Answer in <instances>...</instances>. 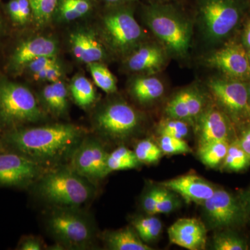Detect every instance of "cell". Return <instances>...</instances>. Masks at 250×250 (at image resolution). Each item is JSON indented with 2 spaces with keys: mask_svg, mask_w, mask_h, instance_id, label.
<instances>
[{
  "mask_svg": "<svg viewBox=\"0 0 250 250\" xmlns=\"http://www.w3.org/2000/svg\"><path fill=\"white\" fill-rule=\"evenodd\" d=\"M85 135L83 128L66 123L18 126L1 133L0 146L49 169L70 159Z\"/></svg>",
  "mask_w": 250,
  "mask_h": 250,
  "instance_id": "1",
  "label": "cell"
},
{
  "mask_svg": "<svg viewBox=\"0 0 250 250\" xmlns=\"http://www.w3.org/2000/svg\"><path fill=\"white\" fill-rule=\"evenodd\" d=\"M94 184L70 166L49 168L34 184L39 197L54 207L77 208L94 196Z\"/></svg>",
  "mask_w": 250,
  "mask_h": 250,
  "instance_id": "2",
  "label": "cell"
},
{
  "mask_svg": "<svg viewBox=\"0 0 250 250\" xmlns=\"http://www.w3.org/2000/svg\"><path fill=\"white\" fill-rule=\"evenodd\" d=\"M143 18L166 50L180 58L187 55L191 42L192 27L182 11L169 3L152 2L143 8Z\"/></svg>",
  "mask_w": 250,
  "mask_h": 250,
  "instance_id": "3",
  "label": "cell"
},
{
  "mask_svg": "<svg viewBox=\"0 0 250 250\" xmlns=\"http://www.w3.org/2000/svg\"><path fill=\"white\" fill-rule=\"evenodd\" d=\"M132 4L106 6L97 31L105 46L120 55L131 53L146 36L135 18Z\"/></svg>",
  "mask_w": 250,
  "mask_h": 250,
  "instance_id": "4",
  "label": "cell"
},
{
  "mask_svg": "<svg viewBox=\"0 0 250 250\" xmlns=\"http://www.w3.org/2000/svg\"><path fill=\"white\" fill-rule=\"evenodd\" d=\"M45 112L25 85L0 78V123L3 131L45 119Z\"/></svg>",
  "mask_w": 250,
  "mask_h": 250,
  "instance_id": "5",
  "label": "cell"
},
{
  "mask_svg": "<svg viewBox=\"0 0 250 250\" xmlns=\"http://www.w3.org/2000/svg\"><path fill=\"white\" fill-rule=\"evenodd\" d=\"M47 218L49 233L59 244L70 249H84L95 241V226L87 215L70 207H54Z\"/></svg>",
  "mask_w": 250,
  "mask_h": 250,
  "instance_id": "6",
  "label": "cell"
},
{
  "mask_svg": "<svg viewBox=\"0 0 250 250\" xmlns=\"http://www.w3.org/2000/svg\"><path fill=\"white\" fill-rule=\"evenodd\" d=\"M197 13L206 39L218 42L236 27L244 11L242 0H197Z\"/></svg>",
  "mask_w": 250,
  "mask_h": 250,
  "instance_id": "7",
  "label": "cell"
},
{
  "mask_svg": "<svg viewBox=\"0 0 250 250\" xmlns=\"http://www.w3.org/2000/svg\"><path fill=\"white\" fill-rule=\"evenodd\" d=\"M141 123L139 112L122 100L106 104L93 117L95 131L105 139L114 141L129 139L139 131Z\"/></svg>",
  "mask_w": 250,
  "mask_h": 250,
  "instance_id": "8",
  "label": "cell"
},
{
  "mask_svg": "<svg viewBox=\"0 0 250 250\" xmlns=\"http://www.w3.org/2000/svg\"><path fill=\"white\" fill-rule=\"evenodd\" d=\"M208 87L222 111L233 121H250V98L244 83L236 80L215 78L208 82Z\"/></svg>",
  "mask_w": 250,
  "mask_h": 250,
  "instance_id": "9",
  "label": "cell"
},
{
  "mask_svg": "<svg viewBox=\"0 0 250 250\" xmlns=\"http://www.w3.org/2000/svg\"><path fill=\"white\" fill-rule=\"evenodd\" d=\"M48 169L11 151L0 150V186L24 188L31 187Z\"/></svg>",
  "mask_w": 250,
  "mask_h": 250,
  "instance_id": "10",
  "label": "cell"
},
{
  "mask_svg": "<svg viewBox=\"0 0 250 250\" xmlns=\"http://www.w3.org/2000/svg\"><path fill=\"white\" fill-rule=\"evenodd\" d=\"M108 154L102 143L93 138L85 137L74 151L70 166L75 172L94 184L110 173Z\"/></svg>",
  "mask_w": 250,
  "mask_h": 250,
  "instance_id": "11",
  "label": "cell"
},
{
  "mask_svg": "<svg viewBox=\"0 0 250 250\" xmlns=\"http://www.w3.org/2000/svg\"><path fill=\"white\" fill-rule=\"evenodd\" d=\"M202 205L210 228H232L244 220V206L232 194L224 189H216L212 197Z\"/></svg>",
  "mask_w": 250,
  "mask_h": 250,
  "instance_id": "12",
  "label": "cell"
},
{
  "mask_svg": "<svg viewBox=\"0 0 250 250\" xmlns=\"http://www.w3.org/2000/svg\"><path fill=\"white\" fill-rule=\"evenodd\" d=\"M59 42L50 36H36L21 42L10 56L7 70L18 75L22 73L29 62L42 57L58 55Z\"/></svg>",
  "mask_w": 250,
  "mask_h": 250,
  "instance_id": "13",
  "label": "cell"
},
{
  "mask_svg": "<svg viewBox=\"0 0 250 250\" xmlns=\"http://www.w3.org/2000/svg\"><path fill=\"white\" fill-rule=\"evenodd\" d=\"M68 41L72 55L79 62L89 64L106 58V46L98 31L92 28H76L70 33Z\"/></svg>",
  "mask_w": 250,
  "mask_h": 250,
  "instance_id": "14",
  "label": "cell"
},
{
  "mask_svg": "<svg viewBox=\"0 0 250 250\" xmlns=\"http://www.w3.org/2000/svg\"><path fill=\"white\" fill-rule=\"evenodd\" d=\"M207 62L228 76L234 79L250 77V62L243 45L229 43L210 54Z\"/></svg>",
  "mask_w": 250,
  "mask_h": 250,
  "instance_id": "15",
  "label": "cell"
},
{
  "mask_svg": "<svg viewBox=\"0 0 250 250\" xmlns=\"http://www.w3.org/2000/svg\"><path fill=\"white\" fill-rule=\"evenodd\" d=\"M197 121L199 147L217 141H229L231 126L228 116L222 110L216 107L205 109Z\"/></svg>",
  "mask_w": 250,
  "mask_h": 250,
  "instance_id": "16",
  "label": "cell"
},
{
  "mask_svg": "<svg viewBox=\"0 0 250 250\" xmlns=\"http://www.w3.org/2000/svg\"><path fill=\"white\" fill-rule=\"evenodd\" d=\"M167 190L178 194L188 202L202 205L214 194L215 187L196 174H185L161 182Z\"/></svg>",
  "mask_w": 250,
  "mask_h": 250,
  "instance_id": "17",
  "label": "cell"
},
{
  "mask_svg": "<svg viewBox=\"0 0 250 250\" xmlns=\"http://www.w3.org/2000/svg\"><path fill=\"white\" fill-rule=\"evenodd\" d=\"M207 228L195 218H181L169 228L171 243L189 250H201L207 243Z\"/></svg>",
  "mask_w": 250,
  "mask_h": 250,
  "instance_id": "18",
  "label": "cell"
},
{
  "mask_svg": "<svg viewBox=\"0 0 250 250\" xmlns=\"http://www.w3.org/2000/svg\"><path fill=\"white\" fill-rule=\"evenodd\" d=\"M205 100L196 88H187L179 92L171 99L166 108L168 118L181 120L188 124L197 121L205 111Z\"/></svg>",
  "mask_w": 250,
  "mask_h": 250,
  "instance_id": "19",
  "label": "cell"
},
{
  "mask_svg": "<svg viewBox=\"0 0 250 250\" xmlns=\"http://www.w3.org/2000/svg\"><path fill=\"white\" fill-rule=\"evenodd\" d=\"M164 49L154 44L139 46L128 54L126 65L132 72L154 73L161 70L166 62Z\"/></svg>",
  "mask_w": 250,
  "mask_h": 250,
  "instance_id": "20",
  "label": "cell"
},
{
  "mask_svg": "<svg viewBox=\"0 0 250 250\" xmlns=\"http://www.w3.org/2000/svg\"><path fill=\"white\" fill-rule=\"evenodd\" d=\"M69 90L62 80L49 83L41 90L40 104L45 113L56 118L66 116L68 112Z\"/></svg>",
  "mask_w": 250,
  "mask_h": 250,
  "instance_id": "21",
  "label": "cell"
},
{
  "mask_svg": "<svg viewBox=\"0 0 250 250\" xmlns=\"http://www.w3.org/2000/svg\"><path fill=\"white\" fill-rule=\"evenodd\" d=\"M133 98L142 104L152 103L164 95V83L155 77L141 76L134 79L130 85Z\"/></svg>",
  "mask_w": 250,
  "mask_h": 250,
  "instance_id": "22",
  "label": "cell"
},
{
  "mask_svg": "<svg viewBox=\"0 0 250 250\" xmlns=\"http://www.w3.org/2000/svg\"><path fill=\"white\" fill-rule=\"evenodd\" d=\"M95 7V0H59L53 19L58 22H73L88 16Z\"/></svg>",
  "mask_w": 250,
  "mask_h": 250,
  "instance_id": "23",
  "label": "cell"
},
{
  "mask_svg": "<svg viewBox=\"0 0 250 250\" xmlns=\"http://www.w3.org/2000/svg\"><path fill=\"white\" fill-rule=\"evenodd\" d=\"M104 241L110 250H152L141 240L134 229L129 227L106 233L104 236Z\"/></svg>",
  "mask_w": 250,
  "mask_h": 250,
  "instance_id": "24",
  "label": "cell"
},
{
  "mask_svg": "<svg viewBox=\"0 0 250 250\" xmlns=\"http://www.w3.org/2000/svg\"><path fill=\"white\" fill-rule=\"evenodd\" d=\"M72 99L81 108H88L96 101L97 93L93 83L83 75L72 78L68 88Z\"/></svg>",
  "mask_w": 250,
  "mask_h": 250,
  "instance_id": "25",
  "label": "cell"
},
{
  "mask_svg": "<svg viewBox=\"0 0 250 250\" xmlns=\"http://www.w3.org/2000/svg\"><path fill=\"white\" fill-rule=\"evenodd\" d=\"M134 151L121 146L108 154L107 166L110 173L113 171L127 170L136 168L141 165Z\"/></svg>",
  "mask_w": 250,
  "mask_h": 250,
  "instance_id": "26",
  "label": "cell"
},
{
  "mask_svg": "<svg viewBox=\"0 0 250 250\" xmlns=\"http://www.w3.org/2000/svg\"><path fill=\"white\" fill-rule=\"evenodd\" d=\"M229 146L228 141H217L200 146L199 157L205 166L210 168H215L223 164Z\"/></svg>",
  "mask_w": 250,
  "mask_h": 250,
  "instance_id": "27",
  "label": "cell"
},
{
  "mask_svg": "<svg viewBox=\"0 0 250 250\" xmlns=\"http://www.w3.org/2000/svg\"><path fill=\"white\" fill-rule=\"evenodd\" d=\"M133 228L144 243L155 241L162 231L161 220L156 217H139L133 220Z\"/></svg>",
  "mask_w": 250,
  "mask_h": 250,
  "instance_id": "28",
  "label": "cell"
},
{
  "mask_svg": "<svg viewBox=\"0 0 250 250\" xmlns=\"http://www.w3.org/2000/svg\"><path fill=\"white\" fill-rule=\"evenodd\" d=\"M90 75L93 77L95 85L108 94L116 93L117 82L116 77L107 67L101 62L87 64Z\"/></svg>",
  "mask_w": 250,
  "mask_h": 250,
  "instance_id": "29",
  "label": "cell"
},
{
  "mask_svg": "<svg viewBox=\"0 0 250 250\" xmlns=\"http://www.w3.org/2000/svg\"><path fill=\"white\" fill-rule=\"evenodd\" d=\"M250 164L249 156L242 149L238 140L229 144L223 163V169L232 172H240L246 169Z\"/></svg>",
  "mask_w": 250,
  "mask_h": 250,
  "instance_id": "30",
  "label": "cell"
},
{
  "mask_svg": "<svg viewBox=\"0 0 250 250\" xmlns=\"http://www.w3.org/2000/svg\"><path fill=\"white\" fill-rule=\"evenodd\" d=\"M59 0H29L33 19L39 27L45 25L53 19Z\"/></svg>",
  "mask_w": 250,
  "mask_h": 250,
  "instance_id": "31",
  "label": "cell"
},
{
  "mask_svg": "<svg viewBox=\"0 0 250 250\" xmlns=\"http://www.w3.org/2000/svg\"><path fill=\"white\" fill-rule=\"evenodd\" d=\"M6 11L10 19L18 25H24L33 18L29 0H9Z\"/></svg>",
  "mask_w": 250,
  "mask_h": 250,
  "instance_id": "32",
  "label": "cell"
},
{
  "mask_svg": "<svg viewBox=\"0 0 250 250\" xmlns=\"http://www.w3.org/2000/svg\"><path fill=\"white\" fill-rule=\"evenodd\" d=\"M141 164H154L161 159L163 152L159 146L150 139H143L136 145L134 150Z\"/></svg>",
  "mask_w": 250,
  "mask_h": 250,
  "instance_id": "33",
  "label": "cell"
},
{
  "mask_svg": "<svg viewBox=\"0 0 250 250\" xmlns=\"http://www.w3.org/2000/svg\"><path fill=\"white\" fill-rule=\"evenodd\" d=\"M158 131L161 136L185 139L189 134V124L181 120L169 118L161 122Z\"/></svg>",
  "mask_w": 250,
  "mask_h": 250,
  "instance_id": "34",
  "label": "cell"
},
{
  "mask_svg": "<svg viewBox=\"0 0 250 250\" xmlns=\"http://www.w3.org/2000/svg\"><path fill=\"white\" fill-rule=\"evenodd\" d=\"M213 249L215 250H248L246 242L230 233H218L213 237Z\"/></svg>",
  "mask_w": 250,
  "mask_h": 250,
  "instance_id": "35",
  "label": "cell"
},
{
  "mask_svg": "<svg viewBox=\"0 0 250 250\" xmlns=\"http://www.w3.org/2000/svg\"><path fill=\"white\" fill-rule=\"evenodd\" d=\"M159 146L163 154L167 155L189 154L192 152L185 140L172 136H161L159 140Z\"/></svg>",
  "mask_w": 250,
  "mask_h": 250,
  "instance_id": "36",
  "label": "cell"
},
{
  "mask_svg": "<svg viewBox=\"0 0 250 250\" xmlns=\"http://www.w3.org/2000/svg\"><path fill=\"white\" fill-rule=\"evenodd\" d=\"M61 63L57 56L54 57H42L35 59L28 64L24 72H27L31 76L42 71L46 68Z\"/></svg>",
  "mask_w": 250,
  "mask_h": 250,
  "instance_id": "37",
  "label": "cell"
},
{
  "mask_svg": "<svg viewBox=\"0 0 250 250\" xmlns=\"http://www.w3.org/2000/svg\"><path fill=\"white\" fill-rule=\"evenodd\" d=\"M62 75H63V70H62V64L59 63L38 72L32 77L34 80L37 82L53 83L57 81L62 80L61 79L62 78Z\"/></svg>",
  "mask_w": 250,
  "mask_h": 250,
  "instance_id": "38",
  "label": "cell"
},
{
  "mask_svg": "<svg viewBox=\"0 0 250 250\" xmlns=\"http://www.w3.org/2000/svg\"><path fill=\"white\" fill-rule=\"evenodd\" d=\"M178 200L172 191L166 188L163 196L156 205L155 214H165L169 213L177 208Z\"/></svg>",
  "mask_w": 250,
  "mask_h": 250,
  "instance_id": "39",
  "label": "cell"
},
{
  "mask_svg": "<svg viewBox=\"0 0 250 250\" xmlns=\"http://www.w3.org/2000/svg\"><path fill=\"white\" fill-rule=\"evenodd\" d=\"M165 191V188L162 187V188L153 189L146 194L143 198L142 205L143 209L147 214L155 215L156 205Z\"/></svg>",
  "mask_w": 250,
  "mask_h": 250,
  "instance_id": "40",
  "label": "cell"
},
{
  "mask_svg": "<svg viewBox=\"0 0 250 250\" xmlns=\"http://www.w3.org/2000/svg\"><path fill=\"white\" fill-rule=\"evenodd\" d=\"M18 250H41L43 249V243L39 237L27 236L22 237L18 243Z\"/></svg>",
  "mask_w": 250,
  "mask_h": 250,
  "instance_id": "41",
  "label": "cell"
},
{
  "mask_svg": "<svg viewBox=\"0 0 250 250\" xmlns=\"http://www.w3.org/2000/svg\"><path fill=\"white\" fill-rule=\"evenodd\" d=\"M238 142L242 149L250 159V128L242 134L241 139L238 140Z\"/></svg>",
  "mask_w": 250,
  "mask_h": 250,
  "instance_id": "42",
  "label": "cell"
},
{
  "mask_svg": "<svg viewBox=\"0 0 250 250\" xmlns=\"http://www.w3.org/2000/svg\"><path fill=\"white\" fill-rule=\"evenodd\" d=\"M100 1L104 3L106 6H115V5L131 4L136 0H100Z\"/></svg>",
  "mask_w": 250,
  "mask_h": 250,
  "instance_id": "43",
  "label": "cell"
},
{
  "mask_svg": "<svg viewBox=\"0 0 250 250\" xmlns=\"http://www.w3.org/2000/svg\"><path fill=\"white\" fill-rule=\"evenodd\" d=\"M243 44L248 48L250 49V21L245 29L243 36Z\"/></svg>",
  "mask_w": 250,
  "mask_h": 250,
  "instance_id": "44",
  "label": "cell"
},
{
  "mask_svg": "<svg viewBox=\"0 0 250 250\" xmlns=\"http://www.w3.org/2000/svg\"><path fill=\"white\" fill-rule=\"evenodd\" d=\"M4 21H3L2 18H1V15H0V41L2 39L3 35H4Z\"/></svg>",
  "mask_w": 250,
  "mask_h": 250,
  "instance_id": "45",
  "label": "cell"
},
{
  "mask_svg": "<svg viewBox=\"0 0 250 250\" xmlns=\"http://www.w3.org/2000/svg\"><path fill=\"white\" fill-rule=\"evenodd\" d=\"M247 203H248V208L250 211V190L248 191V196H247Z\"/></svg>",
  "mask_w": 250,
  "mask_h": 250,
  "instance_id": "46",
  "label": "cell"
},
{
  "mask_svg": "<svg viewBox=\"0 0 250 250\" xmlns=\"http://www.w3.org/2000/svg\"><path fill=\"white\" fill-rule=\"evenodd\" d=\"M167 1H169V0H154L153 2H166Z\"/></svg>",
  "mask_w": 250,
  "mask_h": 250,
  "instance_id": "47",
  "label": "cell"
},
{
  "mask_svg": "<svg viewBox=\"0 0 250 250\" xmlns=\"http://www.w3.org/2000/svg\"><path fill=\"white\" fill-rule=\"evenodd\" d=\"M248 93H249L250 98V83L249 85L248 86Z\"/></svg>",
  "mask_w": 250,
  "mask_h": 250,
  "instance_id": "48",
  "label": "cell"
},
{
  "mask_svg": "<svg viewBox=\"0 0 250 250\" xmlns=\"http://www.w3.org/2000/svg\"><path fill=\"white\" fill-rule=\"evenodd\" d=\"M248 57H249V59H250V52L249 54H248Z\"/></svg>",
  "mask_w": 250,
  "mask_h": 250,
  "instance_id": "49",
  "label": "cell"
},
{
  "mask_svg": "<svg viewBox=\"0 0 250 250\" xmlns=\"http://www.w3.org/2000/svg\"><path fill=\"white\" fill-rule=\"evenodd\" d=\"M1 149H1V146H0V150H1Z\"/></svg>",
  "mask_w": 250,
  "mask_h": 250,
  "instance_id": "50",
  "label": "cell"
},
{
  "mask_svg": "<svg viewBox=\"0 0 250 250\" xmlns=\"http://www.w3.org/2000/svg\"></svg>",
  "mask_w": 250,
  "mask_h": 250,
  "instance_id": "51",
  "label": "cell"
}]
</instances>
